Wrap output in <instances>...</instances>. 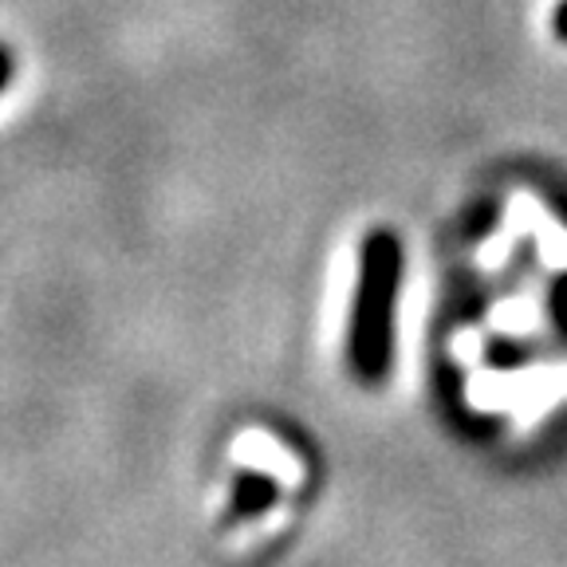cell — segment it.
Instances as JSON below:
<instances>
[{"label":"cell","instance_id":"1","mask_svg":"<svg viewBox=\"0 0 567 567\" xmlns=\"http://www.w3.org/2000/svg\"><path fill=\"white\" fill-rule=\"evenodd\" d=\"M402 248L390 233H371L363 245L359 296L351 319V367L367 382L390 371V339H394V300H399Z\"/></svg>","mask_w":567,"mask_h":567},{"label":"cell","instance_id":"2","mask_svg":"<svg viewBox=\"0 0 567 567\" xmlns=\"http://www.w3.org/2000/svg\"><path fill=\"white\" fill-rule=\"evenodd\" d=\"M276 488L268 485L265 477H257V473H248L245 481H240L237 488V513H257V508H265L268 501H272Z\"/></svg>","mask_w":567,"mask_h":567},{"label":"cell","instance_id":"3","mask_svg":"<svg viewBox=\"0 0 567 567\" xmlns=\"http://www.w3.org/2000/svg\"><path fill=\"white\" fill-rule=\"evenodd\" d=\"M551 308H556V319H559V328L567 331V276L556 284V296H551Z\"/></svg>","mask_w":567,"mask_h":567},{"label":"cell","instance_id":"4","mask_svg":"<svg viewBox=\"0 0 567 567\" xmlns=\"http://www.w3.org/2000/svg\"><path fill=\"white\" fill-rule=\"evenodd\" d=\"M9 80H12V55L0 48V87H4Z\"/></svg>","mask_w":567,"mask_h":567},{"label":"cell","instance_id":"5","mask_svg":"<svg viewBox=\"0 0 567 567\" xmlns=\"http://www.w3.org/2000/svg\"><path fill=\"white\" fill-rule=\"evenodd\" d=\"M556 35L559 40H567V0L556 9Z\"/></svg>","mask_w":567,"mask_h":567}]
</instances>
